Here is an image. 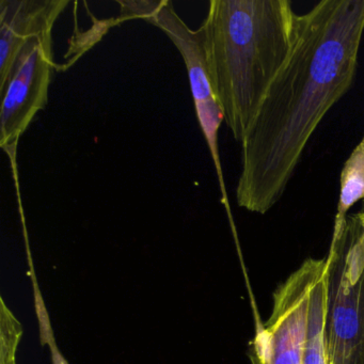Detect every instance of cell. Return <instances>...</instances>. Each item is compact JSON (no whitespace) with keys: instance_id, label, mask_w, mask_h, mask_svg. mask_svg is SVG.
<instances>
[{"instance_id":"1","label":"cell","mask_w":364,"mask_h":364,"mask_svg":"<svg viewBox=\"0 0 364 364\" xmlns=\"http://www.w3.org/2000/svg\"><path fill=\"white\" fill-rule=\"evenodd\" d=\"M363 33L364 0H323L298 16L291 54L242 141L240 208L263 215L281 199L315 129L355 80Z\"/></svg>"},{"instance_id":"2","label":"cell","mask_w":364,"mask_h":364,"mask_svg":"<svg viewBox=\"0 0 364 364\" xmlns=\"http://www.w3.org/2000/svg\"><path fill=\"white\" fill-rule=\"evenodd\" d=\"M298 16L289 0H210L203 33L213 90L242 144L269 85L291 54Z\"/></svg>"},{"instance_id":"3","label":"cell","mask_w":364,"mask_h":364,"mask_svg":"<svg viewBox=\"0 0 364 364\" xmlns=\"http://www.w3.org/2000/svg\"><path fill=\"white\" fill-rule=\"evenodd\" d=\"M272 315L257 329L251 364H328L327 259H308L274 293Z\"/></svg>"},{"instance_id":"4","label":"cell","mask_w":364,"mask_h":364,"mask_svg":"<svg viewBox=\"0 0 364 364\" xmlns=\"http://www.w3.org/2000/svg\"><path fill=\"white\" fill-rule=\"evenodd\" d=\"M120 5V22L142 20L161 29L174 44L186 65L196 114L206 141L218 140L225 121L208 74L201 29L193 31L174 10L169 0H129Z\"/></svg>"},{"instance_id":"5","label":"cell","mask_w":364,"mask_h":364,"mask_svg":"<svg viewBox=\"0 0 364 364\" xmlns=\"http://www.w3.org/2000/svg\"><path fill=\"white\" fill-rule=\"evenodd\" d=\"M55 69L53 35L35 38L21 53L0 91V146L10 159H16L21 136L48 104Z\"/></svg>"},{"instance_id":"6","label":"cell","mask_w":364,"mask_h":364,"mask_svg":"<svg viewBox=\"0 0 364 364\" xmlns=\"http://www.w3.org/2000/svg\"><path fill=\"white\" fill-rule=\"evenodd\" d=\"M328 261V364H364V270L349 272L341 240Z\"/></svg>"},{"instance_id":"7","label":"cell","mask_w":364,"mask_h":364,"mask_svg":"<svg viewBox=\"0 0 364 364\" xmlns=\"http://www.w3.org/2000/svg\"><path fill=\"white\" fill-rule=\"evenodd\" d=\"M68 0H0V91L4 90L25 46L53 35Z\"/></svg>"},{"instance_id":"8","label":"cell","mask_w":364,"mask_h":364,"mask_svg":"<svg viewBox=\"0 0 364 364\" xmlns=\"http://www.w3.org/2000/svg\"><path fill=\"white\" fill-rule=\"evenodd\" d=\"M360 200L364 201V136L353 149L341 173L340 199L331 244L342 237L346 225V214Z\"/></svg>"},{"instance_id":"9","label":"cell","mask_w":364,"mask_h":364,"mask_svg":"<svg viewBox=\"0 0 364 364\" xmlns=\"http://www.w3.org/2000/svg\"><path fill=\"white\" fill-rule=\"evenodd\" d=\"M0 304V364H16L23 327L1 298Z\"/></svg>"},{"instance_id":"10","label":"cell","mask_w":364,"mask_h":364,"mask_svg":"<svg viewBox=\"0 0 364 364\" xmlns=\"http://www.w3.org/2000/svg\"><path fill=\"white\" fill-rule=\"evenodd\" d=\"M31 281H33V291H35L36 311H37L38 319H39L40 336H41L42 344H48L52 355L53 364H69L65 361V358L61 355L60 350L57 347L53 333L52 326H50V317L46 311V304L41 297L37 280H36L33 266H31Z\"/></svg>"},{"instance_id":"11","label":"cell","mask_w":364,"mask_h":364,"mask_svg":"<svg viewBox=\"0 0 364 364\" xmlns=\"http://www.w3.org/2000/svg\"><path fill=\"white\" fill-rule=\"evenodd\" d=\"M344 231L349 253L364 264V212L358 213L349 220L346 219Z\"/></svg>"}]
</instances>
